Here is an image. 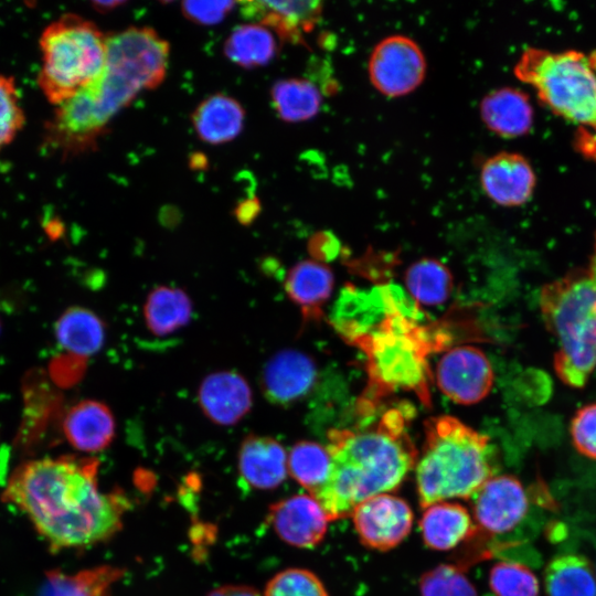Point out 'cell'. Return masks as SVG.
Segmentation results:
<instances>
[{"instance_id": "6da1fadb", "label": "cell", "mask_w": 596, "mask_h": 596, "mask_svg": "<svg viewBox=\"0 0 596 596\" xmlns=\"http://www.w3.org/2000/svg\"><path fill=\"white\" fill-rule=\"evenodd\" d=\"M99 461L92 457H44L19 465L2 500L23 512L52 550L104 541L120 528L124 494L98 489Z\"/></svg>"}, {"instance_id": "7a4b0ae2", "label": "cell", "mask_w": 596, "mask_h": 596, "mask_svg": "<svg viewBox=\"0 0 596 596\" xmlns=\"http://www.w3.org/2000/svg\"><path fill=\"white\" fill-rule=\"evenodd\" d=\"M408 414L386 411L362 429H331L327 448L331 468L312 496L329 521L347 518L364 500L395 490L414 467L417 450L406 432Z\"/></svg>"}, {"instance_id": "3957f363", "label": "cell", "mask_w": 596, "mask_h": 596, "mask_svg": "<svg viewBox=\"0 0 596 596\" xmlns=\"http://www.w3.org/2000/svg\"><path fill=\"white\" fill-rule=\"evenodd\" d=\"M394 289V286L385 287L386 308L382 319L344 337L366 355L369 381L358 402L366 416L383 397L400 390L415 393L424 405L430 406L428 355L450 342L449 336L440 330L417 323L418 307Z\"/></svg>"}, {"instance_id": "277c9868", "label": "cell", "mask_w": 596, "mask_h": 596, "mask_svg": "<svg viewBox=\"0 0 596 596\" xmlns=\"http://www.w3.org/2000/svg\"><path fill=\"white\" fill-rule=\"evenodd\" d=\"M539 306L557 349L558 380L582 389L596 369V235L587 263L542 286Z\"/></svg>"}, {"instance_id": "5b68a950", "label": "cell", "mask_w": 596, "mask_h": 596, "mask_svg": "<svg viewBox=\"0 0 596 596\" xmlns=\"http://www.w3.org/2000/svg\"><path fill=\"white\" fill-rule=\"evenodd\" d=\"M424 427L425 443L415 475L421 507L471 499L493 477L490 438L449 415L430 417Z\"/></svg>"}, {"instance_id": "8992f818", "label": "cell", "mask_w": 596, "mask_h": 596, "mask_svg": "<svg viewBox=\"0 0 596 596\" xmlns=\"http://www.w3.org/2000/svg\"><path fill=\"white\" fill-rule=\"evenodd\" d=\"M42 65L38 85L52 105H60L96 81L106 65L107 36L74 13L51 22L41 33Z\"/></svg>"}, {"instance_id": "52a82bcc", "label": "cell", "mask_w": 596, "mask_h": 596, "mask_svg": "<svg viewBox=\"0 0 596 596\" xmlns=\"http://www.w3.org/2000/svg\"><path fill=\"white\" fill-rule=\"evenodd\" d=\"M513 71L553 113L596 131V56L528 47Z\"/></svg>"}, {"instance_id": "ba28073f", "label": "cell", "mask_w": 596, "mask_h": 596, "mask_svg": "<svg viewBox=\"0 0 596 596\" xmlns=\"http://www.w3.org/2000/svg\"><path fill=\"white\" fill-rule=\"evenodd\" d=\"M372 85L387 97L412 93L425 78L426 60L417 43L405 35H391L376 44L369 60Z\"/></svg>"}, {"instance_id": "9c48e42d", "label": "cell", "mask_w": 596, "mask_h": 596, "mask_svg": "<svg viewBox=\"0 0 596 596\" xmlns=\"http://www.w3.org/2000/svg\"><path fill=\"white\" fill-rule=\"evenodd\" d=\"M493 381L489 359L472 345L448 350L436 366L439 390L457 404L471 405L482 401L490 393Z\"/></svg>"}, {"instance_id": "30bf717a", "label": "cell", "mask_w": 596, "mask_h": 596, "mask_svg": "<svg viewBox=\"0 0 596 596\" xmlns=\"http://www.w3.org/2000/svg\"><path fill=\"white\" fill-rule=\"evenodd\" d=\"M471 500L475 534L503 535L522 522L529 509L522 483L508 475L491 477Z\"/></svg>"}, {"instance_id": "8fae6325", "label": "cell", "mask_w": 596, "mask_h": 596, "mask_svg": "<svg viewBox=\"0 0 596 596\" xmlns=\"http://www.w3.org/2000/svg\"><path fill=\"white\" fill-rule=\"evenodd\" d=\"M351 517L361 542L379 551L397 546L413 524V511L407 502L389 493L364 500Z\"/></svg>"}, {"instance_id": "7c38bea8", "label": "cell", "mask_w": 596, "mask_h": 596, "mask_svg": "<svg viewBox=\"0 0 596 596\" xmlns=\"http://www.w3.org/2000/svg\"><path fill=\"white\" fill-rule=\"evenodd\" d=\"M317 380L313 360L297 350H283L264 365L260 389L265 397L278 406H289L309 394Z\"/></svg>"}, {"instance_id": "4fadbf2b", "label": "cell", "mask_w": 596, "mask_h": 596, "mask_svg": "<svg viewBox=\"0 0 596 596\" xmlns=\"http://www.w3.org/2000/svg\"><path fill=\"white\" fill-rule=\"evenodd\" d=\"M480 182L483 192L494 203L519 206L531 199L536 177L522 155L502 151L483 162Z\"/></svg>"}, {"instance_id": "5bb4252c", "label": "cell", "mask_w": 596, "mask_h": 596, "mask_svg": "<svg viewBox=\"0 0 596 596\" xmlns=\"http://www.w3.org/2000/svg\"><path fill=\"white\" fill-rule=\"evenodd\" d=\"M269 522L278 536L297 547H313L321 542L328 518L311 494H295L269 508Z\"/></svg>"}, {"instance_id": "9a60e30c", "label": "cell", "mask_w": 596, "mask_h": 596, "mask_svg": "<svg viewBox=\"0 0 596 596\" xmlns=\"http://www.w3.org/2000/svg\"><path fill=\"white\" fill-rule=\"evenodd\" d=\"M244 18L276 32L294 44H304L302 35L320 20V1H244L240 2Z\"/></svg>"}, {"instance_id": "2e32d148", "label": "cell", "mask_w": 596, "mask_h": 596, "mask_svg": "<svg viewBox=\"0 0 596 596\" xmlns=\"http://www.w3.org/2000/svg\"><path fill=\"white\" fill-rule=\"evenodd\" d=\"M199 405L214 424H237L252 408L247 381L237 372L219 371L205 376L199 386Z\"/></svg>"}, {"instance_id": "e0dca14e", "label": "cell", "mask_w": 596, "mask_h": 596, "mask_svg": "<svg viewBox=\"0 0 596 596\" xmlns=\"http://www.w3.org/2000/svg\"><path fill=\"white\" fill-rule=\"evenodd\" d=\"M62 429L67 441L77 450L97 453L113 441L116 422L106 404L85 400L67 409Z\"/></svg>"}, {"instance_id": "ac0fdd59", "label": "cell", "mask_w": 596, "mask_h": 596, "mask_svg": "<svg viewBox=\"0 0 596 596\" xmlns=\"http://www.w3.org/2000/svg\"><path fill=\"white\" fill-rule=\"evenodd\" d=\"M287 458L284 447L274 438L248 435L238 451L241 478L256 489L275 488L286 478Z\"/></svg>"}, {"instance_id": "d6986e66", "label": "cell", "mask_w": 596, "mask_h": 596, "mask_svg": "<svg viewBox=\"0 0 596 596\" xmlns=\"http://www.w3.org/2000/svg\"><path fill=\"white\" fill-rule=\"evenodd\" d=\"M480 116L489 130L504 138L528 134L533 126V107L529 96L514 87L488 93L480 103Z\"/></svg>"}, {"instance_id": "ffe728a7", "label": "cell", "mask_w": 596, "mask_h": 596, "mask_svg": "<svg viewBox=\"0 0 596 596\" xmlns=\"http://www.w3.org/2000/svg\"><path fill=\"white\" fill-rule=\"evenodd\" d=\"M245 110L234 97L216 93L203 99L191 115L199 139L210 145L234 140L242 131Z\"/></svg>"}, {"instance_id": "44dd1931", "label": "cell", "mask_w": 596, "mask_h": 596, "mask_svg": "<svg viewBox=\"0 0 596 596\" xmlns=\"http://www.w3.org/2000/svg\"><path fill=\"white\" fill-rule=\"evenodd\" d=\"M332 270L316 260H302L291 267L285 279V290L301 310L305 320L322 317V306L333 289Z\"/></svg>"}, {"instance_id": "7402d4cb", "label": "cell", "mask_w": 596, "mask_h": 596, "mask_svg": "<svg viewBox=\"0 0 596 596\" xmlns=\"http://www.w3.org/2000/svg\"><path fill=\"white\" fill-rule=\"evenodd\" d=\"M425 544L434 550H451L475 533L468 510L454 502L441 501L427 508L419 521Z\"/></svg>"}, {"instance_id": "603a6c76", "label": "cell", "mask_w": 596, "mask_h": 596, "mask_svg": "<svg viewBox=\"0 0 596 596\" xmlns=\"http://www.w3.org/2000/svg\"><path fill=\"white\" fill-rule=\"evenodd\" d=\"M55 337L68 354L86 359L102 349L106 329L103 320L92 310L71 307L57 319Z\"/></svg>"}, {"instance_id": "cb8c5ba5", "label": "cell", "mask_w": 596, "mask_h": 596, "mask_svg": "<svg viewBox=\"0 0 596 596\" xmlns=\"http://www.w3.org/2000/svg\"><path fill=\"white\" fill-rule=\"evenodd\" d=\"M124 575L121 568L104 565L67 574L50 571L38 596H110L111 586Z\"/></svg>"}, {"instance_id": "d4e9b609", "label": "cell", "mask_w": 596, "mask_h": 596, "mask_svg": "<svg viewBox=\"0 0 596 596\" xmlns=\"http://www.w3.org/2000/svg\"><path fill=\"white\" fill-rule=\"evenodd\" d=\"M143 316L151 333L169 336L190 321L192 302L188 294L180 288L158 286L147 296Z\"/></svg>"}, {"instance_id": "484cf974", "label": "cell", "mask_w": 596, "mask_h": 596, "mask_svg": "<svg viewBox=\"0 0 596 596\" xmlns=\"http://www.w3.org/2000/svg\"><path fill=\"white\" fill-rule=\"evenodd\" d=\"M278 46L272 31L258 23L237 25L224 42V54L243 68H255L269 63Z\"/></svg>"}, {"instance_id": "4316f807", "label": "cell", "mask_w": 596, "mask_h": 596, "mask_svg": "<svg viewBox=\"0 0 596 596\" xmlns=\"http://www.w3.org/2000/svg\"><path fill=\"white\" fill-rule=\"evenodd\" d=\"M549 596H596V576L589 561L581 555L554 557L544 574Z\"/></svg>"}, {"instance_id": "83f0119b", "label": "cell", "mask_w": 596, "mask_h": 596, "mask_svg": "<svg viewBox=\"0 0 596 596\" xmlns=\"http://www.w3.org/2000/svg\"><path fill=\"white\" fill-rule=\"evenodd\" d=\"M274 109L286 123L305 121L318 114L321 94L313 83L304 78L277 81L270 89Z\"/></svg>"}, {"instance_id": "f1b7e54d", "label": "cell", "mask_w": 596, "mask_h": 596, "mask_svg": "<svg viewBox=\"0 0 596 596\" xmlns=\"http://www.w3.org/2000/svg\"><path fill=\"white\" fill-rule=\"evenodd\" d=\"M405 285L414 300L426 306L444 304L453 291V275L439 260L422 258L405 272Z\"/></svg>"}, {"instance_id": "f546056e", "label": "cell", "mask_w": 596, "mask_h": 596, "mask_svg": "<svg viewBox=\"0 0 596 596\" xmlns=\"http://www.w3.org/2000/svg\"><path fill=\"white\" fill-rule=\"evenodd\" d=\"M287 468L291 477L313 496L328 479L331 456L327 446L309 440L298 441L289 450Z\"/></svg>"}, {"instance_id": "4dcf8cb0", "label": "cell", "mask_w": 596, "mask_h": 596, "mask_svg": "<svg viewBox=\"0 0 596 596\" xmlns=\"http://www.w3.org/2000/svg\"><path fill=\"white\" fill-rule=\"evenodd\" d=\"M489 585L494 596H538L536 576L520 563L502 561L490 570Z\"/></svg>"}, {"instance_id": "1f68e13d", "label": "cell", "mask_w": 596, "mask_h": 596, "mask_svg": "<svg viewBox=\"0 0 596 596\" xmlns=\"http://www.w3.org/2000/svg\"><path fill=\"white\" fill-rule=\"evenodd\" d=\"M421 596H477L476 588L464 570L443 564L426 572L419 581Z\"/></svg>"}, {"instance_id": "d6a6232c", "label": "cell", "mask_w": 596, "mask_h": 596, "mask_svg": "<svg viewBox=\"0 0 596 596\" xmlns=\"http://www.w3.org/2000/svg\"><path fill=\"white\" fill-rule=\"evenodd\" d=\"M25 124V114L13 76L0 74V152L10 145Z\"/></svg>"}, {"instance_id": "836d02e7", "label": "cell", "mask_w": 596, "mask_h": 596, "mask_svg": "<svg viewBox=\"0 0 596 596\" xmlns=\"http://www.w3.org/2000/svg\"><path fill=\"white\" fill-rule=\"evenodd\" d=\"M264 596H328V593L310 571L288 568L269 581Z\"/></svg>"}, {"instance_id": "e575fe53", "label": "cell", "mask_w": 596, "mask_h": 596, "mask_svg": "<svg viewBox=\"0 0 596 596\" xmlns=\"http://www.w3.org/2000/svg\"><path fill=\"white\" fill-rule=\"evenodd\" d=\"M570 434L576 450L596 460V402L575 412L571 419Z\"/></svg>"}, {"instance_id": "d590c367", "label": "cell", "mask_w": 596, "mask_h": 596, "mask_svg": "<svg viewBox=\"0 0 596 596\" xmlns=\"http://www.w3.org/2000/svg\"><path fill=\"white\" fill-rule=\"evenodd\" d=\"M236 4L233 1H184L181 11L191 22L209 26L223 21Z\"/></svg>"}, {"instance_id": "8d00e7d4", "label": "cell", "mask_w": 596, "mask_h": 596, "mask_svg": "<svg viewBox=\"0 0 596 596\" xmlns=\"http://www.w3.org/2000/svg\"><path fill=\"white\" fill-rule=\"evenodd\" d=\"M84 358L67 354L56 358L50 365L52 379L60 385L75 383L83 374Z\"/></svg>"}, {"instance_id": "74e56055", "label": "cell", "mask_w": 596, "mask_h": 596, "mask_svg": "<svg viewBox=\"0 0 596 596\" xmlns=\"http://www.w3.org/2000/svg\"><path fill=\"white\" fill-rule=\"evenodd\" d=\"M207 596H260L259 593L246 585H226L212 590Z\"/></svg>"}, {"instance_id": "f35d334b", "label": "cell", "mask_w": 596, "mask_h": 596, "mask_svg": "<svg viewBox=\"0 0 596 596\" xmlns=\"http://www.w3.org/2000/svg\"><path fill=\"white\" fill-rule=\"evenodd\" d=\"M125 3H126L125 1H116V0H111V1H94V2H92V7L94 8V10H96L99 13H107V12H110V11L121 7Z\"/></svg>"}, {"instance_id": "ab89813d", "label": "cell", "mask_w": 596, "mask_h": 596, "mask_svg": "<svg viewBox=\"0 0 596 596\" xmlns=\"http://www.w3.org/2000/svg\"><path fill=\"white\" fill-rule=\"evenodd\" d=\"M0 329H1V324H0Z\"/></svg>"}]
</instances>
